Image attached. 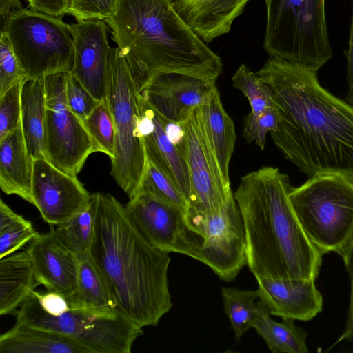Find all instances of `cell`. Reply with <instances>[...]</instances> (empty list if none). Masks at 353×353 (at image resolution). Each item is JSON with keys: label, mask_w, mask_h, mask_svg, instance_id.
<instances>
[{"label": "cell", "mask_w": 353, "mask_h": 353, "mask_svg": "<svg viewBox=\"0 0 353 353\" xmlns=\"http://www.w3.org/2000/svg\"><path fill=\"white\" fill-rule=\"evenodd\" d=\"M347 101L353 105V97Z\"/></svg>", "instance_id": "47"}, {"label": "cell", "mask_w": 353, "mask_h": 353, "mask_svg": "<svg viewBox=\"0 0 353 353\" xmlns=\"http://www.w3.org/2000/svg\"><path fill=\"white\" fill-rule=\"evenodd\" d=\"M23 81L14 84L0 94V139L21 125V94Z\"/></svg>", "instance_id": "34"}, {"label": "cell", "mask_w": 353, "mask_h": 353, "mask_svg": "<svg viewBox=\"0 0 353 353\" xmlns=\"http://www.w3.org/2000/svg\"><path fill=\"white\" fill-rule=\"evenodd\" d=\"M65 98L70 109L82 121L100 102L70 72L68 74L66 79Z\"/></svg>", "instance_id": "37"}, {"label": "cell", "mask_w": 353, "mask_h": 353, "mask_svg": "<svg viewBox=\"0 0 353 353\" xmlns=\"http://www.w3.org/2000/svg\"><path fill=\"white\" fill-rule=\"evenodd\" d=\"M138 91L128 63L118 47L112 48L106 101L115 128L110 174L129 199L137 193L147 159L138 123Z\"/></svg>", "instance_id": "7"}, {"label": "cell", "mask_w": 353, "mask_h": 353, "mask_svg": "<svg viewBox=\"0 0 353 353\" xmlns=\"http://www.w3.org/2000/svg\"><path fill=\"white\" fill-rule=\"evenodd\" d=\"M32 199L43 219L59 225L85 209L92 194L77 176L66 174L45 158L33 160Z\"/></svg>", "instance_id": "14"}, {"label": "cell", "mask_w": 353, "mask_h": 353, "mask_svg": "<svg viewBox=\"0 0 353 353\" xmlns=\"http://www.w3.org/2000/svg\"><path fill=\"white\" fill-rule=\"evenodd\" d=\"M20 0H0V17L1 22L12 12L21 9Z\"/></svg>", "instance_id": "46"}, {"label": "cell", "mask_w": 353, "mask_h": 353, "mask_svg": "<svg viewBox=\"0 0 353 353\" xmlns=\"http://www.w3.org/2000/svg\"><path fill=\"white\" fill-rule=\"evenodd\" d=\"M288 174L263 166L241 177L234 194L245 230L247 265L254 276L318 277L323 254L292 205Z\"/></svg>", "instance_id": "3"}, {"label": "cell", "mask_w": 353, "mask_h": 353, "mask_svg": "<svg viewBox=\"0 0 353 353\" xmlns=\"http://www.w3.org/2000/svg\"><path fill=\"white\" fill-rule=\"evenodd\" d=\"M41 308L51 315H59L70 310L67 299L60 293L46 290L43 292L35 291Z\"/></svg>", "instance_id": "40"}, {"label": "cell", "mask_w": 353, "mask_h": 353, "mask_svg": "<svg viewBox=\"0 0 353 353\" xmlns=\"http://www.w3.org/2000/svg\"><path fill=\"white\" fill-rule=\"evenodd\" d=\"M67 300L70 310L105 318L121 314L90 257L79 261L76 287Z\"/></svg>", "instance_id": "23"}, {"label": "cell", "mask_w": 353, "mask_h": 353, "mask_svg": "<svg viewBox=\"0 0 353 353\" xmlns=\"http://www.w3.org/2000/svg\"><path fill=\"white\" fill-rule=\"evenodd\" d=\"M137 91L152 77L183 73L216 82L221 58L190 28L172 0H117L105 20Z\"/></svg>", "instance_id": "4"}, {"label": "cell", "mask_w": 353, "mask_h": 353, "mask_svg": "<svg viewBox=\"0 0 353 353\" xmlns=\"http://www.w3.org/2000/svg\"><path fill=\"white\" fill-rule=\"evenodd\" d=\"M163 120L165 131L169 140L178 146L183 152L185 134L181 125L179 123L167 120L163 117Z\"/></svg>", "instance_id": "42"}, {"label": "cell", "mask_w": 353, "mask_h": 353, "mask_svg": "<svg viewBox=\"0 0 353 353\" xmlns=\"http://www.w3.org/2000/svg\"><path fill=\"white\" fill-rule=\"evenodd\" d=\"M250 0H201L185 21L205 43L230 32Z\"/></svg>", "instance_id": "25"}, {"label": "cell", "mask_w": 353, "mask_h": 353, "mask_svg": "<svg viewBox=\"0 0 353 353\" xmlns=\"http://www.w3.org/2000/svg\"><path fill=\"white\" fill-rule=\"evenodd\" d=\"M138 101V129L143 140L146 159L174 182L188 202L190 181L185 157L179 148L167 137L163 117L139 94Z\"/></svg>", "instance_id": "19"}, {"label": "cell", "mask_w": 353, "mask_h": 353, "mask_svg": "<svg viewBox=\"0 0 353 353\" xmlns=\"http://www.w3.org/2000/svg\"><path fill=\"white\" fill-rule=\"evenodd\" d=\"M2 23L1 30L8 36L26 78L71 72L73 41L62 18L21 8L10 13Z\"/></svg>", "instance_id": "8"}, {"label": "cell", "mask_w": 353, "mask_h": 353, "mask_svg": "<svg viewBox=\"0 0 353 353\" xmlns=\"http://www.w3.org/2000/svg\"><path fill=\"white\" fill-rule=\"evenodd\" d=\"M224 312L230 320L235 337H241L253 327L259 312L257 290H244L235 288H222Z\"/></svg>", "instance_id": "28"}, {"label": "cell", "mask_w": 353, "mask_h": 353, "mask_svg": "<svg viewBox=\"0 0 353 353\" xmlns=\"http://www.w3.org/2000/svg\"><path fill=\"white\" fill-rule=\"evenodd\" d=\"M187 223L203 239V263L222 280L236 279L247 265L243 221L234 194L219 210L206 214L188 210Z\"/></svg>", "instance_id": "11"}, {"label": "cell", "mask_w": 353, "mask_h": 353, "mask_svg": "<svg viewBox=\"0 0 353 353\" xmlns=\"http://www.w3.org/2000/svg\"><path fill=\"white\" fill-rule=\"evenodd\" d=\"M83 122L94 143L96 152L104 153L110 159H113L115 128L107 101H100Z\"/></svg>", "instance_id": "30"}, {"label": "cell", "mask_w": 353, "mask_h": 353, "mask_svg": "<svg viewBox=\"0 0 353 353\" xmlns=\"http://www.w3.org/2000/svg\"><path fill=\"white\" fill-rule=\"evenodd\" d=\"M38 285L26 249L0 259V315L15 314Z\"/></svg>", "instance_id": "21"}, {"label": "cell", "mask_w": 353, "mask_h": 353, "mask_svg": "<svg viewBox=\"0 0 353 353\" xmlns=\"http://www.w3.org/2000/svg\"><path fill=\"white\" fill-rule=\"evenodd\" d=\"M139 191L148 192L160 200L179 208L185 213L188 208V202L178 187L165 173L148 159Z\"/></svg>", "instance_id": "31"}, {"label": "cell", "mask_w": 353, "mask_h": 353, "mask_svg": "<svg viewBox=\"0 0 353 353\" xmlns=\"http://www.w3.org/2000/svg\"><path fill=\"white\" fill-rule=\"evenodd\" d=\"M0 353H91L63 334L22 324L0 336Z\"/></svg>", "instance_id": "22"}, {"label": "cell", "mask_w": 353, "mask_h": 353, "mask_svg": "<svg viewBox=\"0 0 353 353\" xmlns=\"http://www.w3.org/2000/svg\"><path fill=\"white\" fill-rule=\"evenodd\" d=\"M38 234L25 218L10 225L0 232V259L14 253Z\"/></svg>", "instance_id": "36"}, {"label": "cell", "mask_w": 353, "mask_h": 353, "mask_svg": "<svg viewBox=\"0 0 353 353\" xmlns=\"http://www.w3.org/2000/svg\"><path fill=\"white\" fill-rule=\"evenodd\" d=\"M343 259L350 280V303L345 330L337 342L353 339V239L339 254Z\"/></svg>", "instance_id": "39"}, {"label": "cell", "mask_w": 353, "mask_h": 353, "mask_svg": "<svg viewBox=\"0 0 353 353\" xmlns=\"http://www.w3.org/2000/svg\"><path fill=\"white\" fill-rule=\"evenodd\" d=\"M94 220L90 257L118 312L137 325L156 326L172 307L168 253L152 246L109 193L92 194Z\"/></svg>", "instance_id": "2"}, {"label": "cell", "mask_w": 353, "mask_h": 353, "mask_svg": "<svg viewBox=\"0 0 353 353\" xmlns=\"http://www.w3.org/2000/svg\"><path fill=\"white\" fill-rule=\"evenodd\" d=\"M180 124L185 134L183 154L190 181L188 210L202 214L216 211L234 194L208 135L201 105L192 110Z\"/></svg>", "instance_id": "12"}, {"label": "cell", "mask_w": 353, "mask_h": 353, "mask_svg": "<svg viewBox=\"0 0 353 353\" xmlns=\"http://www.w3.org/2000/svg\"><path fill=\"white\" fill-rule=\"evenodd\" d=\"M30 9L51 17L62 18L68 14L70 0H26Z\"/></svg>", "instance_id": "41"}, {"label": "cell", "mask_w": 353, "mask_h": 353, "mask_svg": "<svg viewBox=\"0 0 353 353\" xmlns=\"http://www.w3.org/2000/svg\"><path fill=\"white\" fill-rule=\"evenodd\" d=\"M280 120L276 107L267 108L259 113L250 112L243 119V137L248 142H254L263 150L268 132H276Z\"/></svg>", "instance_id": "33"}, {"label": "cell", "mask_w": 353, "mask_h": 353, "mask_svg": "<svg viewBox=\"0 0 353 353\" xmlns=\"http://www.w3.org/2000/svg\"><path fill=\"white\" fill-rule=\"evenodd\" d=\"M208 135L225 179L230 181L229 165L236 141L234 124L225 112L215 85L201 105Z\"/></svg>", "instance_id": "26"}, {"label": "cell", "mask_w": 353, "mask_h": 353, "mask_svg": "<svg viewBox=\"0 0 353 353\" xmlns=\"http://www.w3.org/2000/svg\"><path fill=\"white\" fill-rule=\"evenodd\" d=\"M34 291L15 314L16 323L57 332L79 343L91 353H130L143 327L122 314L115 318L70 310L51 315L40 306Z\"/></svg>", "instance_id": "9"}, {"label": "cell", "mask_w": 353, "mask_h": 353, "mask_svg": "<svg viewBox=\"0 0 353 353\" xmlns=\"http://www.w3.org/2000/svg\"><path fill=\"white\" fill-rule=\"evenodd\" d=\"M124 206L130 220L152 246L203 263V239L190 229L181 210L144 191H139Z\"/></svg>", "instance_id": "13"}, {"label": "cell", "mask_w": 353, "mask_h": 353, "mask_svg": "<svg viewBox=\"0 0 353 353\" xmlns=\"http://www.w3.org/2000/svg\"><path fill=\"white\" fill-rule=\"evenodd\" d=\"M69 72L43 77L46 110L44 157L62 172L77 176L90 154L96 152L83 122L70 109L65 98Z\"/></svg>", "instance_id": "10"}, {"label": "cell", "mask_w": 353, "mask_h": 353, "mask_svg": "<svg viewBox=\"0 0 353 353\" xmlns=\"http://www.w3.org/2000/svg\"><path fill=\"white\" fill-rule=\"evenodd\" d=\"M346 57L347 61V82L348 87L346 101H349L353 97V14L350 26L349 46L346 53Z\"/></svg>", "instance_id": "43"}, {"label": "cell", "mask_w": 353, "mask_h": 353, "mask_svg": "<svg viewBox=\"0 0 353 353\" xmlns=\"http://www.w3.org/2000/svg\"><path fill=\"white\" fill-rule=\"evenodd\" d=\"M21 128L33 160L44 157L46 92L43 78H26L21 85Z\"/></svg>", "instance_id": "24"}, {"label": "cell", "mask_w": 353, "mask_h": 353, "mask_svg": "<svg viewBox=\"0 0 353 353\" xmlns=\"http://www.w3.org/2000/svg\"><path fill=\"white\" fill-rule=\"evenodd\" d=\"M33 159L27 148L21 125L0 139V187L32 204Z\"/></svg>", "instance_id": "20"}, {"label": "cell", "mask_w": 353, "mask_h": 353, "mask_svg": "<svg viewBox=\"0 0 353 353\" xmlns=\"http://www.w3.org/2000/svg\"><path fill=\"white\" fill-rule=\"evenodd\" d=\"M265 307L259 300V312L253 324L273 353H307V333L297 327L294 321L283 318L281 323L273 320Z\"/></svg>", "instance_id": "27"}, {"label": "cell", "mask_w": 353, "mask_h": 353, "mask_svg": "<svg viewBox=\"0 0 353 353\" xmlns=\"http://www.w3.org/2000/svg\"><path fill=\"white\" fill-rule=\"evenodd\" d=\"M318 70L270 57L256 73L272 90L281 120L270 132L284 157L309 177L353 181V105L323 88Z\"/></svg>", "instance_id": "1"}, {"label": "cell", "mask_w": 353, "mask_h": 353, "mask_svg": "<svg viewBox=\"0 0 353 353\" xmlns=\"http://www.w3.org/2000/svg\"><path fill=\"white\" fill-rule=\"evenodd\" d=\"M49 225V231L32 239L26 250L38 283L68 299L76 287L79 261L57 236L55 225Z\"/></svg>", "instance_id": "17"}, {"label": "cell", "mask_w": 353, "mask_h": 353, "mask_svg": "<svg viewBox=\"0 0 353 353\" xmlns=\"http://www.w3.org/2000/svg\"><path fill=\"white\" fill-rule=\"evenodd\" d=\"M258 297L270 315L307 321L323 309V297L314 279L254 276Z\"/></svg>", "instance_id": "18"}, {"label": "cell", "mask_w": 353, "mask_h": 353, "mask_svg": "<svg viewBox=\"0 0 353 353\" xmlns=\"http://www.w3.org/2000/svg\"><path fill=\"white\" fill-rule=\"evenodd\" d=\"M263 47L276 59L319 70L332 57L325 0H265Z\"/></svg>", "instance_id": "6"}, {"label": "cell", "mask_w": 353, "mask_h": 353, "mask_svg": "<svg viewBox=\"0 0 353 353\" xmlns=\"http://www.w3.org/2000/svg\"><path fill=\"white\" fill-rule=\"evenodd\" d=\"M294 212L323 255L339 254L353 239V181L339 174L308 178L289 194Z\"/></svg>", "instance_id": "5"}, {"label": "cell", "mask_w": 353, "mask_h": 353, "mask_svg": "<svg viewBox=\"0 0 353 353\" xmlns=\"http://www.w3.org/2000/svg\"><path fill=\"white\" fill-rule=\"evenodd\" d=\"M94 220V204L90 205L68 221L54 226L59 239L76 255L79 261L90 257Z\"/></svg>", "instance_id": "29"}, {"label": "cell", "mask_w": 353, "mask_h": 353, "mask_svg": "<svg viewBox=\"0 0 353 353\" xmlns=\"http://www.w3.org/2000/svg\"><path fill=\"white\" fill-rule=\"evenodd\" d=\"M117 0H70L68 14L77 21L91 19L105 21L110 17Z\"/></svg>", "instance_id": "38"}, {"label": "cell", "mask_w": 353, "mask_h": 353, "mask_svg": "<svg viewBox=\"0 0 353 353\" xmlns=\"http://www.w3.org/2000/svg\"><path fill=\"white\" fill-rule=\"evenodd\" d=\"M174 8L185 20L201 0H172Z\"/></svg>", "instance_id": "45"}, {"label": "cell", "mask_w": 353, "mask_h": 353, "mask_svg": "<svg viewBox=\"0 0 353 353\" xmlns=\"http://www.w3.org/2000/svg\"><path fill=\"white\" fill-rule=\"evenodd\" d=\"M7 34L1 30L0 37V94L26 79Z\"/></svg>", "instance_id": "35"}, {"label": "cell", "mask_w": 353, "mask_h": 353, "mask_svg": "<svg viewBox=\"0 0 353 353\" xmlns=\"http://www.w3.org/2000/svg\"><path fill=\"white\" fill-rule=\"evenodd\" d=\"M23 217L14 212L2 199H0V232Z\"/></svg>", "instance_id": "44"}, {"label": "cell", "mask_w": 353, "mask_h": 353, "mask_svg": "<svg viewBox=\"0 0 353 353\" xmlns=\"http://www.w3.org/2000/svg\"><path fill=\"white\" fill-rule=\"evenodd\" d=\"M232 81L233 86L248 99L252 112L259 113L267 108L276 107L270 88L244 64L236 70Z\"/></svg>", "instance_id": "32"}, {"label": "cell", "mask_w": 353, "mask_h": 353, "mask_svg": "<svg viewBox=\"0 0 353 353\" xmlns=\"http://www.w3.org/2000/svg\"><path fill=\"white\" fill-rule=\"evenodd\" d=\"M72 37L71 74L99 101H106L108 62L112 47L105 21L91 19L68 24Z\"/></svg>", "instance_id": "15"}, {"label": "cell", "mask_w": 353, "mask_h": 353, "mask_svg": "<svg viewBox=\"0 0 353 353\" xmlns=\"http://www.w3.org/2000/svg\"><path fill=\"white\" fill-rule=\"evenodd\" d=\"M215 85L214 81L172 72L152 77L138 92L163 118L180 123L207 101Z\"/></svg>", "instance_id": "16"}]
</instances>
